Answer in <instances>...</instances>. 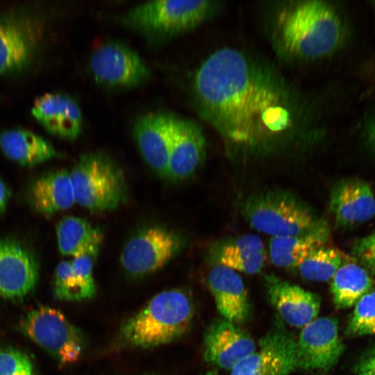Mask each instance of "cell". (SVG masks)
Masks as SVG:
<instances>
[{
    "mask_svg": "<svg viewBox=\"0 0 375 375\" xmlns=\"http://www.w3.org/2000/svg\"><path fill=\"white\" fill-rule=\"evenodd\" d=\"M193 90L200 115L229 147L256 151L299 128L300 105L276 75L241 52L219 49L198 69Z\"/></svg>",
    "mask_w": 375,
    "mask_h": 375,
    "instance_id": "1",
    "label": "cell"
},
{
    "mask_svg": "<svg viewBox=\"0 0 375 375\" xmlns=\"http://www.w3.org/2000/svg\"><path fill=\"white\" fill-rule=\"evenodd\" d=\"M274 22L281 47L301 59L315 60L330 55L344 39L343 22L326 1H290L281 7Z\"/></svg>",
    "mask_w": 375,
    "mask_h": 375,
    "instance_id": "2",
    "label": "cell"
},
{
    "mask_svg": "<svg viewBox=\"0 0 375 375\" xmlns=\"http://www.w3.org/2000/svg\"><path fill=\"white\" fill-rule=\"evenodd\" d=\"M193 314L192 301L185 290H164L124 322L119 341L123 346L142 349L170 343L188 331Z\"/></svg>",
    "mask_w": 375,
    "mask_h": 375,
    "instance_id": "3",
    "label": "cell"
},
{
    "mask_svg": "<svg viewBox=\"0 0 375 375\" xmlns=\"http://www.w3.org/2000/svg\"><path fill=\"white\" fill-rule=\"evenodd\" d=\"M213 8L210 1H151L130 9L121 22L149 44L158 45L196 27L210 16Z\"/></svg>",
    "mask_w": 375,
    "mask_h": 375,
    "instance_id": "4",
    "label": "cell"
},
{
    "mask_svg": "<svg viewBox=\"0 0 375 375\" xmlns=\"http://www.w3.org/2000/svg\"><path fill=\"white\" fill-rule=\"evenodd\" d=\"M242 214L254 229L272 237L303 233L322 220L294 194L267 190L250 195L242 205Z\"/></svg>",
    "mask_w": 375,
    "mask_h": 375,
    "instance_id": "5",
    "label": "cell"
},
{
    "mask_svg": "<svg viewBox=\"0 0 375 375\" xmlns=\"http://www.w3.org/2000/svg\"><path fill=\"white\" fill-rule=\"evenodd\" d=\"M69 174L75 203L92 212L115 210L126 199L124 172L105 153L95 151L81 155Z\"/></svg>",
    "mask_w": 375,
    "mask_h": 375,
    "instance_id": "6",
    "label": "cell"
},
{
    "mask_svg": "<svg viewBox=\"0 0 375 375\" xmlns=\"http://www.w3.org/2000/svg\"><path fill=\"white\" fill-rule=\"evenodd\" d=\"M22 333L53 356L60 366L77 361L85 348L83 333L60 310L40 306L20 321Z\"/></svg>",
    "mask_w": 375,
    "mask_h": 375,
    "instance_id": "7",
    "label": "cell"
},
{
    "mask_svg": "<svg viewBox=\"0 0 375 375\" xmlns=\"http://www.w3.org/2000/svg\"><path fill=\"white\" fill-rule=\"evenodd\" d=\"M183 238L176 231L160 224L145 226L126 242L120 254L124 270L132 276L154 273L181 251Z\"/></svg>",
    "mask_w": 375,
    "mask_h": 375,
    "instance_id": "8",
    "label": "cell"
},
{
    "mask_svg": "<svg viewBox=\"0 0 375 375\" xmlns=\"http://www.w3.org/2000/svg\"><path fill=\"white\" fill-rule=\"evenodd\" d=\"M44 37V23L33 12L0 14V75L20 72L33 61Z\"/></svg>",
    "mask_w": 375,
    "mask_h": 375,
    "instance_id": "9",
    "label": "cell"
},
{
    "mask_svg": "<svg viewBox=\"0 0 375 375\" xmlns=\"http://www.w3.org/2000/svg\"><path fill=\"white\" fill-rule=\"evenodd\" d=\"M90 70L97 83L111 88L136 87L149 75V69L140 56L116 41L102 44L92 53Z\"/></svg>",
    "mask_w": 375,
    "mask_h": 375,
    "instance_id": "10",
    "label": "cell"
},
{
    "mask_svg": "<svg viewBox=\"0 0 375 375\" xmlns=\"http://www.w3.org/2000/svg\"><path fill=\"white\" fill-rule=\"evenodd\" d=\"M297 347L299 369L327 371L332 368L344 351L337 319L316 318L303 326L297 340Z\"/></svg>",
    "mask_w": 375,
    "mask_h": 375,
    "instance_id": "11",
    "label": "cell"
},
{
    "mask_svg": "<svg viewBox=\"0 0 375 375\" xmlns=\"http://www.w3.org/2000/svg\"><path fill=\"white\" fill-rule=\"evenodd\" d=\"M297 369V340L275 331L262 337L259 349L238 363L231 375H289Z\"/></svg>",
    "mask_w": 375,
    "mask_h": 375,
    "instance_id": "12",
    "label": "cell"
},
{
    "mask_svg": "<svg viewBox=\"0 0 375 375\" xmlns=\"http://www.w3.org/2000/svg\"><path fill=\"white\" fill-rule=\"evenodd\" d=\"M206 140L200 126L190 119L172 115L167 178L184 181L200 167Z\"/></svg>",
    "mask_w": 375,
    "mask_h": 375,
    "instance_id": "13",
    "label": "cell"
},
{
    "mask_svg": "<svg viewBox=\"0 0 375 375\" xmlns=\"http://www.w3.org/2000/svg\"><path fill=\"white\" fill-rule=\"evenodd\" d=\"M38 278V263L31 251L16 240L0 238V297H24Z\"/></svg>",
    "mask_w": 375,
    "mask_h": 375,
    "instance_id": "14",
    "label": "cell"
},
{
    "mask_svg": "<svg viewBox=\"0 0 375 375\" xmlns=\"http://www.w3.org/2000/svg\"><path fill=\"white\" fill-rule=\"evenodd\" d=\"M203 347L206 361L226 369H232L256 350L252 338L224 318L215 320L208 326Z\"/></svg>",
    "mask_w": 375,
    "mask_h": 375,
    "instance_id": "15",
    "label": "cell"
},
{
    "mask_svg": "<svg viewBox=\"0 0 375 375\" xmlns=\"http://www.w3.org/2000/svg\"><path fill=\"white\" fill-rule=\"evenodd\" d=\"M172 115L152 112L135 122L133 135L147 164L160 177L167 178Z\"/></svg>",
    "mask_w": 375,
    "mask_h": 375,
    "instance_id": "16",
    "label": "cell"
},
{
    "mask_svg": "<svg viewBox=\"0 0 375 375\" xmlns=\"http://www.w3.org/2000/svg\"><path fill=\"white\" fill-rule=\"evenodd\" d=\"M265 280L269 300L287 324L303 327L316 319L321 306L317 294L273 274Z\"/></svg>",
    "mask_w": 375,
    "mask_h": 375,
    "instance_id": "17",
    "label": "cell"
},
{
    "mask_svg": "<svg viewBox=\"0 0 375 375\" xmlns=\"http://www.w3.org/2000/svg\"><path fill=\"white\" fill-rule=\"evenodd\" d=\"M31 113L50 134L74 140L83 128L81 110L71 97L61 93H45L33 102Z\"/></svg>",
    "mask_w": 375,
    "mask_h": 375,
    "instance_id": "18",
    "label": "cell"
},
{
    "mask_svg": "<svg viewBox=\"0 0 375 375\" xmlns=\"http://www.w3.org/2000/svg\"><path fill=\"white\" fill-rule=\"evenodd\" d=\"M329 209L340 226L369 220L375 215V197L371 186L359 178L341 181L332 189Z\"/></svg>",
    "mask_w": 375,
    "mask_h": 375,
    "instance_id": "19",
    "label": "cell"
},
{
    "mask_svg": "<svg viewBox=\"0 0 375 375\" xmlns=\"http://www.w3.org/2000/svg\"><path fill=\"white\" fill-rule=\"evenodd\" d=\"M207 285L216 307L224 319L235 324L248 317L249 303L247 292L240 276L234 270L212 265Z\"/></svg>",
    "mask_w": 375,
    "mask_h": 375,
    "instance_id": "20",
    "label": "cell"
},
{
    "mask_svg": "<svg viewBox=\"0 0 375 375\" xmlns=\"http://www.w3.org/2000/svg\"><path fill=\"white\" fill-rule=\"evenodd\" d=\"M209 258L212 265L254 274L263 268L266 251L259 236L247 234L215 244L210 251Z\"/></svg>",
    "mask_w": 375,
    "mask_h": 375,
    "instance_id": "21",
    "label": "cell"
},
{
    "mask_svg": "<svg viewBox=\"0 0 375 375\" xmlns=\"http://www.w3.org/2000/svg\"><path fill=\"white\" fill-rule=\"evenodd\" d=\"M330 235L324 220L310 231L294 235L272 237L269 254L272 262L278 267H297L313 251L326 244Z\"/></svg>",
    "mask_w": 375,
    "mask_h": 375,
    "instance_id": "22",
    "label": "cell"
},
{
    "mask_svg": "<svg viewBox=\"0 0 375 375\" xmlns=\"http://www.w3.org/2000/svg\"><path fill=\"white\" fill-rule=\"evenodd\" d=\"M29 199L33 208L44 215L72 207L75 199L69 172L58 169L42 174L33 183Z\"/></svg>",
    "mask_w": 375,
    "mask_h": 375,
    "instance_id": "23",
    "label": "cell"
},
{
    "mask_svg": "<svg viewBox=\"0 0 375 375\" xmlns=\"http://www.w3.org/2000/svg\"><path fill=\"white\" fill-rule=\"evenodd\" d=\"M0 149L10 160L23 167H33L59 156L43 137L26 129L11 128L0 133Z\"/></svg>",
    "mask_w": 375,
    "mask_h": 375,
    "instance_id": "24",
    "label": "cell"
},
{
    "mask_svg": "<svg viewBox=\"0 0 375 375\" xmlns=\"http://www.w3.org/2000/svg\"><path fill=\"white\" fill-rule=\"evenodd\" d=\"M59 251L65 256H79L94 248H100L103 233L85 219L66 216L56 226Z\"/></svg>",
    "mask_w": 375,
    "mask_h": 375,
    "instance_id": "25",
    "label": "cell"
},
{
    "mask_svg": "<svg viewBox=\"0 0 375 375\" xmlns=\"http://www.w3.org/2000/svg\"><path fill=\"white\" fill-rule=\"evenodd\" d=\"M374 282L367 271L357 263L349 261L333 276L331 292L338 308H348L367 293L372 291Z\"/></svg>",
    "mask_w": 375,
    "mask_h": 375,
    "instance_id": "26",
    "label": "cell"
},
{
    "mask_svg": "<svg viewBox=\"0 0 375 375\" xmlns=\"http://www.w3.org/2000/svg\"><path fill=\"white\" fill-rule=\"evenodd\" d=\"M53 294L60 301H82L92 299L97 293L94 279H88L76 272L70 261L58 264L53 276Z\"/></svg>",
    "mask_w": 375,
    "mask_h": 375,
    "instance_id": "27",
    "label": "cell"
},
{
    "mask_svg": "<svg viewBox=\"0 0 375 375\" xmlns=\"http://www.w3.org/2000/svg\"><path fill=\"white\" fill-rule=\"evenodd\" d=\"M351 260L340 249L324 245L313 251L297 268L306 280L327 281L333 278L342 265Z\"/></svg>",
    "mask_w": 375,
    "mask_h": 375,
    "instance_id": "28",
    "label": "cell"
},
{
    "mask_svg": "<svg viewBox=\"0 0 375 375\" xmlns=\"http://www.w3.org/2000/svg\"><path fill=\"white\" fill-rule=\"evenodd\" d=\"M346 333L349 336L375 334V291H371L354 305Z\"/></svg>",
    "mask_w": 375,
    "mask_h": 375,
    "instance_id": "29",
    "label": "cell"
},
{
    "mask_svg": "<svg viewBox=\"0 0 375 375\" xmlns=\"http://www.w3.org/2000/svg\"><path fill=\"white\" fill-rule=\"evenodd\" d=\"M0 375H35L28 356L17 349H0Z\"/></svg>",
    "mask_w": 375,
    "mask_h": 375,
    "instance_id": "30",
    "label": "cell"
},
{
    "mask_svg": "<svg viewBox=\"0 0 375 375\" xmlns=\"http://www.w3.org/2000/svg\"><path fill=\"white\" fill-rule=\"evenodd\" d=\"M353 253L375 274V233L356 244Z\"/></svg>",
    "mask_w": 375,
    "mask_h": 375,
    "instance_id": "31",
    "label": "cell"
},
{
    "mask_svg": "<svg viewBox=\"0 0 375 375\" xmlns=\"http://www.w3.org/2000/svg\"><path fill=\"white\" fill-rule=\"evenodd\" d=\"M357 375H375V346L365 351L355 366Z\"/></svg>",
    "mask_w": 375,
    "mask_h": 375,
    "instance_id": "32",
    "label": "cell"
},
{
    "mask_svg": "<svg viewBox=\"0 0 375 375\" xmlns=\"http://www.w3.org/2000/svg\"><path fill=\"white\" fill-rule=\"evenodd\" d=\"M10 197V192L9 188L0 178V215L6 210Z\"/></svg>",
    "mask_w": 375,
    "mask_h": 375,
    "instance_id": "33",
    "label": "cell"
},
{
    "mask_svg": "<svg viewBox=\"0 0 375 375\" xmlns=\"http://www.w3.org/2000/svg\"><path fill=\"white\" fill-rule=\"evenodd\" d=\"M367 140L370 146L375 150V118L369 126Z\"/></svg>",
    "mask_w": 375,
    "mask_h": 375,
    "instance_id": "34",
    "label": "cell"
},
{
    "mask_svg": "<svg viewBox=\"0 0 375 375\" xmlns=\"http://www.w3.org/2000/svg\"><path fill=\"white\" fill-rule=\"evenodd\" d=\"M205 375H218V374L213 371H209Z\"/></svg>",
    "mask_w": 375,
    "mask_h": 375,
    "instance_id": "35",
    "label": "cell"
}]
</instances>
